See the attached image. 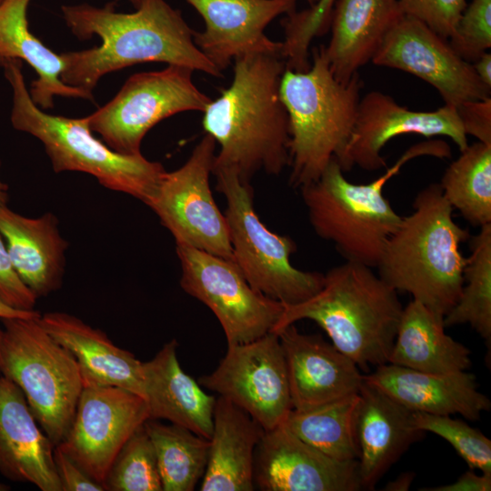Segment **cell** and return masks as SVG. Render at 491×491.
Masks as SVG:
<instances>
[{"label":"cell","instance_id":"1","mask_svg":"<svg viewBox=\"0 0 491 491\" xmlns=\"http://www.w3.org/2000/svg\"><path fill=\"white\" fill-rule=\"evenodd\" d=\"M63 18L80 40L94 35L101 45L61 54V80L92 92L105 75L143 63H165L222 77L194 43V30L178 9L165 0H143L132 13L116 12L115 3L103 7L64 5Z\"/></svg>","mask_w":491,"mask_h":491},{"label":"cell","instance_id":"2","mask_svg":"<svg viewBox=\"0 0 491 491\" xmlns=\"http://www.w3.org/2000/svg\"><path fill=\"white\" fill-rule=\"evenodd\" d=\"M233 63L231 85L203 112L204 130L219 145L212 174L229 171L245 183L261 171L278 175L289 165V120L280 97L286 61L254 53Z\"/></svg>","mask_w":491,"mask_h":491},{"label":"cell","instance_id":"3","mask_svg":"<svg viewBox=\"0 0 491 491\" xmlns=\"http://www.w3.org/2000/svg\"><path fill=\"white\" fill-rule=\"evenodd\" d=\"M373 269L346 260L330 268L317 293L301 303L284 306L272 332L311 320L359 368L388 363L404 307L397 291Z\"/></svg>","mask_w":491,"mask_h":491},{"label":"cell","instance_id":"4","mask_svg":"<svg viewBox=\"0 0 491 491\" xmlns=\"http://www.w3.org/2000/svg\"><path fill=\"white\" fill-rule=\"evenodd\" d=\"M439 184L417 193L413 211L389 237L377 265L379 276L444 316L456 304L466 263L460 249L470 238L454 219Z\"/></svg>","mask_w":491,"mask_h":491},{"label":"cell","instance_id":"5","mask_svg":"<svg viewBox=\"0 0 491 491\" xmlns=\"http://www.w3.org/2000/svg\"><path fill=\"white\" fill-rule=\"evenodd\" d=\"M424 155L445 159L452 152L441 139L417 143L366 184L350 182L333 158L316 181L299 189L315 233L331 242L346 261L376 268L402 220L384 195V187L407 162Z\"/></svg>","mask_w":491,"mask_h":491},{"label":"cell","instance_id":"6","mask_svg":"<svg viewBox=\"0 0 491 491\" xmlns=\"http://www.w3.org/2000/svg\"><path fill=\"white\" fill-rule=\"evenodd\" d=\"M361 87L358 73L346 84L335 78L324 45L313 50L307 70L286 67L280 97L289 120L291 186L316 181L341 155L355 126Z\"/></svg>","mask_w":491,"mask_h":491},{"label":"cell","instance_id":"7","mask_svg":"<svg viewBox=\"0 0 491 491\" xmlns=\"http://www.w3.org/2000/svg\"><path fill=\"white\" fill-rule=\"evenodd\" d=\"M1 65L13 90L12 125L43 143L55 173H86L105 188L147 203L165 172L161 163L142 154L114 151L93 135L87 116L70 118L45 113L31 99L22 62L10 59Z\"/></svg>","mask_w":491,"mask_h":491},{"label":"cell","instance_id":"8","mask_svg":"<svg viewBox=\"0 0 491 491\" xmlns=\"http://www.w3.org/2000/svg\"><path fill=\"white\" fill-rule=\"evenodd\" d=\"M40 316L0 319V373L19 387L57 446L69 431L84 384L76 360L44 329Z\"/></svg>","mask_w":491,"mask_h":491},{"label":"cell","instance_id":"9","mask_svg":"<svg viewBox=\"0 0 491 491\" xmlns=\"http://www.w3.org/2000/svg\"><path fill=\"white\" fill-rule=\"evenodd\" d=\"M213 175L216 189L226 200L225 215L233 260L249 285L284 306L301 303L317 293L323 286L324 274L292 265L296 243L287 235L271 231L261 221L250 183L225 170Z\"/></svg>","mask_w":491,"mask_h":491},{"label":"cell","instance_id":"10","mask_svg":"<svg viewBox=\"0 0 491 491\" xmlns=\"http://www.w3.org/2000/svg\"><path fill=\"white\" fill-rule=\"evenodd\" d=\"M193 72L167 65L131 75L108 103L87 115L90 129L115 152L142 154V141L157 123L182 112H204L212 100L196 87Z\"/></svg>","mask_w":491,"mask_h":491},{"label":"cell","instance_id":"11","mask_svg":"<svg viewBox=\"0 0 491 491\" xmlns=\"http://www.w3.org/2000/svg\"><path fill=\"white\" fill-rule=\"evenodd\" d=\"M215 144L205 134L183 165L164 173L145 205L172 234L176 246L233 260L227 221L210 186Z\"/></svg>","mask_w":491,"mask_h":491},{"label":"cell","instance_id":"12","mask_svg":"<svg viewBox=\"0 0 491 491\" xmlns=\"http://www.w3.org/2000/svg\"><path fill=\"white\" fill-rule=\"evenodd\" d=\"M175 249L182 289L214 313L227 346L248 343L273 331L284 305L255 290L234 260L185 246Z\"/></svg>","mask_w":491,"mask_h":491},{"label":"cell","instance_id":"13","mask_svg":"<svg viewBox=\"0 0 491 491\" xmlns=\"http://www.w3.org/2000/svg\"><path fill=\"white\" fill-rule=\"evenodd\" d=\"M197 382L242 408L265 431L283 424L293 409L286 359L274 332L227 346L217 367Z\"/></svg>","mask_w":491,"mask_h":491},{"label":"cell","instance_id":"14","mask_svg":"<svg viewBox=\"0 0 491 491\" xmlns=\"http://www.w3.org/2000/svg\"><path fill=\"white\" fill-rule=\"evenodd\" d=\"M378 66L409 73L434 86L445 105L490 98L491 88L445 39L416 17L403 15L372 59Z\"/></svg>","mask_w":491,"mask_h":491},{"label":"cell","instance_id":"15","mask_svg":"<svg viewBox=\"0 0 491 491\" xmlns=\"http://www.w3.org/2000/svg\"><path fill=\"white\" fill-rule=\"evenodd\" d=\"M150 418L146 400L113 386H84L65 438L57 446L103 484L115 456Z\"/></svg>","mask_w":491,"mask_h":491},{"label":"cell","instance_id":"16","mask_svg":"<svg viewBox=\"0 0 491 491\" xmlns=\"http://www.w3.org/2000/svg\"><path fill=\"white\" fill-rule=\"evenodd\" d=\"M403 135L447 136L460 151L468 145L455 106L445 105L434 111H414L398 105L388 95L371 91L359 100L354 129L336 159L344 172L354 165L368 171L381 169L386 165L381 155L383 147Z\"/></svg>","mask_w":491,"mask_h":491},{"label":"cell","instance_id":"17","mask_svg":"<svg viewBox=\"0 0 491 491\" xmlns=\"http://www.w3.org/2000/svg\"><path fill=\"white\" fill-rule=\"evenodd\" d=\"M263 491H358V462L338 461L306 444L284 424L264 432L254 462Z\"/></svg>","mask_w":491,"mask_h":491},{"label":"cell","instance_id":"18","mask_svg":"<svg viewBox=\"0 0 491 491\" xmlns=\"http://www.w3.org/2000/svg\"><path fill=\"white\" fill-rule=\"evenodd\" d=\"M203 17L205 30L194 32L195 45L221 72L243 55L280 54L283 42L271 40L266 26L296 11V0H186Z\"/></svg>","mask_w":491,"mask_h":491},{"label":"cell","instance_id":"19","mask_svg":"<svg viewBox=\"0 0 491 491\" xmlns=\"http://www.w3.org/2000/svg\"><path fill=\"white\" fill-rule=\"evenodd\" d=\"M293 409L306 410L357 394L364 376L356 364L319 335L291 324L279 332Z\"/></svg>","mask_w":491,"mask_h":491},{"label":"cell","instance_id":"20","mask_svg":"<svg viewBox=\"0 0 491 491\" xmlns=\"http://www.w3.org/2000/svg\"><path fill=\"white\" fill-rule=\"evenodd\" d=\"M424 434L414 424L413 411L364 380L355 417L362 489L373 490L392 465Z\"/></svg>","mask_w":491,"mask_h":491},{"label":"cell","instance_id":"21","mask_svg":"<svg viewBox=\"0 0 491 491\" xmlns=\"http://www.w3.org/2000/svg\"><path fill=\"white\" fill-rule=\"evenodd\" d=\"M364 380L413 412L457 414L475 421L491 407L489 398L478 389L476 376L466 370L436 374L386 363L364 376Z\"/></svg>","mask_w":491,"mask_h":491},{"label":"cell","instance_id":"22","mask_svg":"<svg viewBox=\"0 0 491 491\" xmlns=\"http://www.w3.org/2000/svg\"><path fill=\"white\" fill-rule=\"evenodd\" d=\"M39 426L19 387L0 376L1 475L42 491H62L54 461L55 446Z\"/></svg>","mask_w":491,"mask_h":491},{"label":"cell","instance_id":"23","mask_svg":"<svg viewBox=\"0 0 491 491\" xmlns=\"http://www.w3.org/2000/svg\"><path fill=\"white\" fill-rule=\"evenodd\" d=\"M44 329L76 360L84 386H113L145 398L143 362L105 333L64 312L41 314Z\"/></svg>","mask_w":491,"mask_h":491},{"label":"cell","instance_id":"24","mask_svg":"<svg viewBox=\"0 0 491 491\" xmlns=\"http://www.w3.org/2000/svg\"><path fill=\"white\" fill-rule=\"evenodd\" d=\"M0 234L17 274L37 299L61 287L68 243L55 215L27 217L0 205Z\"/></svg>","mask_w":491,"mask_h":491},{"label":"cell","instance_id":"25","mask_svg":"<svg viewBox=\"0 0 491 491\" xmlns=\"http://www.w3.org/2000/svg\"><path fill=\"white\" fill-rule=\"evenodd\" d=\"M399 0H337L324 54L335 78L347 83L372 62L385 36L403 15Z\"/></svg>","mask_w":491,"mask_h":491},{"label":"cell","instance_id":"26","mask_svg":"<svg viewBox=\"0 0 491 491\" xmlns=\"http://www.w3.org/2000/svg\"><path fill=\"white\" fill-rule=\"evenodd\" d=\"M177 342L165 344L143 363L145 399L149 419H164L210 439L216 398L206 394L197 381L182 369L176 355Z\"/></svg>","mask_w":491,"mask_h":491},{"label":"cell","instance_id":"27","mask_svg":"<svg viewBox=\"0 0 491 491\" xmlns=\"http://www.w3.org/2000/svg\"><path fill=\"white\" fill-rule=\"evenodd\" d=\"M264 428L223 396L215 400L202 491H252L255 454Z\"/></svg>","mask_w":491,"mask_h":491},{"label":"cell","instance_id":"28","mask_svg":"<svg viewBox=\"0 0 491 491\" xmlns=\"http://www.w3.org/2000/svg\"><path fill=\"white\" fill-rule=\"evenodd\" d=\"M31 0L0 3V65L10 59L27 63L36 73L29 95L41 109L54 107L55 95L94 102L92 92L65 85L61 80L65 63L61 54L45 46L30 30L27 9Z\"/></svg>","mask_w":491,"mask_h":491},{"label":"cell","instance_id":"29","mask_svg":"<svg viewBox=\"0 0 491 491\" xmlns=\"http://www.w3.org/2000/svg\"><path fill=\"white\" fill-rule=\"evenodd\" d=\"M443 317L413 299L403 308L388 363L436 374L467 370L470 350L445 332Z\"/></svg>","mask_w":491,"mask_h":491},{"label":"cell","instance_id":"30","mask_svg":"<svg viewBox=\"0 0 491 491\" xmlns=\"http://www.w3.org/2000/svg\"><path fill=\"white\" fill-rule=\"evenodd\" d=\"M357 402L358 393L306 410L292 409L283 424L302 441L333 459L357 460Z\"/></svg>","mask_w":491,"mask_h":491},{"label":"cell","instance_id":"31","mask_svg":"<svg viewBox=\"0 0 491 491\" xmlns=\"http://www.w3.org/2000/svg\"><path fill=\"white\" fill-rule=\"evenodd\" d=\"M445 170L446 200L473 226L491 224V144L468 145Z\"/></svg>","mask_w":491,"mask_h":491},{"label":"cell","instance_id":"32","mask_svg":"<svg viewBox=\"0 0 491 491\" xmlns=\"http://www.w3.org/2000/svg\"><path fill=\"white\" fill-rule=\"evenodd\" d=\"M155 447L163 491H192L203 478L210 441L175 424L144 423Z\"/></svg>","mask_w":491,"mask_h":491},{"label":"cell","instance_id":"33","mask_svg":"<svg viewBox=\"0 0 491 491\" xmlns=\"http://www.w3.org/2000/svg\"><path fill=\"white\" fill-rule=\"evenodd\" d=\"M470 254L463 274V286L456 304L444 316L445 327L468 324L491 344V224L470 238Z\"/></svg>","mask_w":491,"mask_h":491},{"label":"cell","instance_id":"34","mask_svg":"<svg viewBox=\"0 0 491 491\" xmlns=\"http://www.w3.org/2000/svg\"><path fill=\"white\" fill-rule=\"evenodd\" d=\"M102 485L106 491H163L155 447L144 425L121 447Z\"/></svg>","mask_w":491,"mask_h":491},{"label":"cell","instance_id":"35","mask_svg":"<svg viewBox=\"0 0 491 491\" xmlns=\"http://www.w3.org/2000/svg\"><path fill=\"white\" fill-rule=\"evenodd\" d=\"M415 426L446 440L471 470L491 475V441L481 431L450 416L413 412Z\"/></svg>","mask_w":491,"mask_h":491},{"label":"cell","instance_id":"36","mask_svg":"<svg viewBox=\"0 0 491 491\" xmlns=\"http://www.w3.org/2000/svg\"><path fill=\"white\" fill-rule=\"evenodd\" d=\"M448 42L471 64L486 53L491 47V0H472L466 5Z\"/></svg>","mask_w":491,"mask_h":491},{"label":"cell","instance_id":"37","mask_svg":"<svg viewBox=\"0 0 491 491\" xmlns=\"http://www.w3.org/2000/svg\"><path fill=\"white\" fill-rule=\"evenodd\" d=\"M466 5V0H399L404 15L422 21L447 40Z\"/></svg>","mask_w":491,"mask_h":491},{"label":"cell","instance_id":"38","mask_svg":"<svg viewBox=\"0 0 491 491\" xmlns=\"http://www.w3.org/2000/svg\"><path fill=\"white\" fill-rule=\"evenodd\" d=\"M36 296L17 274L0 234V303L20 311H33Z\"/></svg>","mask_w":491,"mask_h":491},{"label":"cell","instance_id":"39","mask_svg":"<svg viewBox=\"0 0 491 491\" xmlns=\"http://www.w3.org/2000/svg\"><path fill=\"white\" fill-rule=\"evenodd\" d=\"M456 109L466 135L491 144V98L468 101Z\"/></svg>","mask_w":491,"mask_h":491},{"label":"cell","instance_id":"40","mask_svg":"<svg viewBox=\"0 0 491 491\" xmlns=\"http://www.w3.org/2000/svg\"><path fill=\"white\" fill-rule=\"evenodd\" d=\"M54 461L62 491H104L103 485L92 478L77 463L57 446Z\"/></svg>","mask_w":491,"mask_h":491},{"label":"cell","instance_id":"41","mask_svg":"<svg viewBox=\"0 0 491 491\" xmlns=\"http://www.w3.org/2000/svg\"><path fill=\"white\" fill-rule=\"evenodd\" d=\"M420 491H490L491 475L473 471L462 474L455 482L447 485L419 488Z\"/></svg>","mask_w":491,"mask_h":491},{"label":"cell","instance_id":"42","mask_svg":"<svg viewBox=\"0 0 491 491\" xmlns=\"http://www.w3.org/2000/svg\"><path fill=\"white\" fill-rule=\"evenodd\" d=\"M335 0H321L316 5L306 10L308 23L316 31L323 33L330 25Z\"/></svg>","mask_w":491,"mask_h":491},{"label":"cell","instance_id":"43","mask_svg":"<svg viewBox=\"0 0 491 491\" xmlns=\"http://www.w3.org/2000/svg\"><path fill=\"white\" fill-rule=\"evenodd\" d=\"M473 66L479 79L491 88V54L485 53L473 63Z\"/></svg>","mask_w":491,"mask_h":491},{"label":"cell","instance_id":"44","mask_svg":"<svg viewBox=\"0 0 491 491\" xmlns=\"http://www.w3.org/2000/svg\"><path fill=\"white\" fill-rule=\"evenodd\" d=\"M415 473L405 472L399 475L396 479L389 481L382 490L386 491H407L409 490L414 478Z\"/></svg>","mask_w":491,"mask_h":491},{"label":"cell","instance_id":"45","mask_svg":"<svg viewBox=\"0 0 491 491\" xmlns=\"http://www.w3.org/2000/svg\"><path fill=\"white\" fill-rule=\"evenodd\" d=\"M40 315L41 314L36 310L20 311L0 303V319L6 317H36Z\"/></svg>","mask_w":491,"mask_h":491},{"label":"cell","instance_id":"46","mask_svg":"<svg viewBox=\"0 0 491 491\" xmlns=\"http://www.w3.org/2000/svg\"><path fill=\"white\" fill-rule=\"evenodd\" d=\"M1 165V162H0ZM7 189L8 186L3 183L0 179V205H6L7 202Z\"/></svg>","mask_w":491,"mask_h":491},{"label":"cell","instance_id":"47","mask_svg":"<svg viewBox=\"0 0 491 491\" xmlns=\"http://www.w3.org/2000/svg\"><path fill=\"white\" fill-rule=\"evenodd\" d=\"M133 6L136 9L140 6L143 0H129Z\"/></svg>","mask_w":491,"mask_h":491},{"label":"cell","instance_id":"48","mask_svg":"<svg viewBox=\"0 0 491 491\" xmlns=\"http://www.w3.org/2000/svg\"><path fill=\"white\" fill-rule=\"evenodd\" d=\"M310 7L316 5L321 0H306Z\"/></svg>","mask_w":491,"mask_h":491},{"label":"cell","instance_id":"49","mask_svg":"<svg viewBox=\"0 0 491 491\" xmlns=\"http://www.w3.org/2000/svg\"><path fill=\"white\" fill-rule=\"evenodd\" d=\"M2 327L0 326V340H1Z\"/></svg>","mask_w":491,"mask_h":491},{"label":"cell","instance_id":"50","mask_svg":"<svg viewBox=\"0 0 491 491\" xmlns=\"http://www.w3.org/2000/svg\"><path fill=\"white\" fill-rule=\"evenodd\" d=\"M3 0H0V3L2 2Z\"/></svg>","mask_w":491,"mask_h":491}]
</instances>
